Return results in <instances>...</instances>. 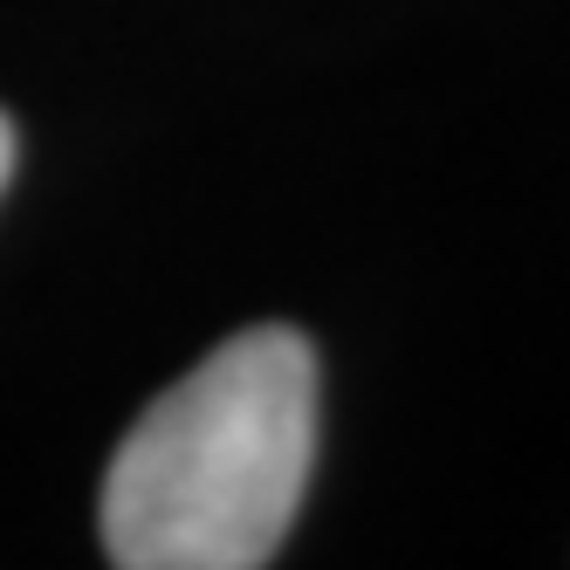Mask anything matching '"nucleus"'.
Masks as SVG:
<instances>
[{
	"label": "nucleus",
	"mask_w": 570,
	"mask_h": 570,
	"mask_svg": "<svg viewBox=\"0 0 570 570\" xmlns=\"http://www.w3.org/2000/svg\"><path fill=\"white\" fill-rule=\"evenodd\" d=\"M8 173H14V125L0 117V186H8Z\"/></svg>",
	"instance_id": "f03ea898"
},
{
	"label": "nucleus",
	"mask_w": 570,
	"mask_h": 570,
	"mask_svg": "<svg viewBox=\"0 0 570 570\" xmlns=\"http://www.w3.org/2000/svg\"><path fill=\"white\" fill-rule=\"evenodd\" d=\"M316 468V351L255 323L166 385L104 474L117 570H255L282 550Z\"/></svg>",
	"instance_id": "f257e3e1"
}]
</instances>
